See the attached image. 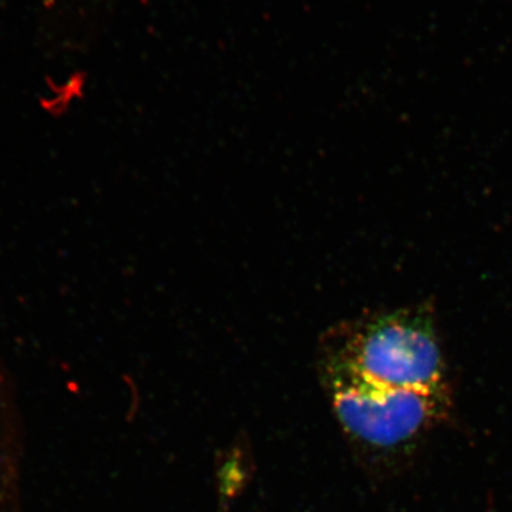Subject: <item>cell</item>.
I'll return each mask as SVG.
<instances>
[{
    "mask_svg": "<svg viewBox=\"0 0 512 512\" xmlns=\"http://www.w3.org/2000/svg\"><path fill=\"white\" fill-rule=\"evenodd\" d=\"M318 369L343 436L359 456L372 463H387L412 453L451 410L450 390L392 389L333 367Z\"/></svg>",
    "mask_w": 512,
    "mask_h": 512,
    "instance_id": "2",
    "label": "cell"
},
{
    "mask_svg": "<svg viewBox=\"0 0 512 512\" xmlns=\"http://www.w3.org/2000/svg\"><path fill=\"white\" fill-rule=\"evenodd\" d=\"M25 433L12 373L0 355V512H23Z\"/></svg>",
    "mask_w": 512,
    "mask_h": 512,
    "instance_id": "3",
    "label": "cell"
},
{
    "mask_svg": "<svg viewBox=\"0 0 512 512\" xmlns=\"http://www.w3.org/2000/svg\"><path fill=\"white\" fill-rule=\"evenodd\" d=\"M318 366L392 389L450 390L439 336L423 309L384 313L330 330L320 342Z\"/></svg>",
    "mask_w": 512,
    "mask_h": 512,
    "instance_id": "1",
    "label": "cell"
}]
</instances>
